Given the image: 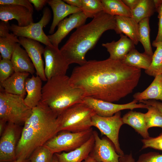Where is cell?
I'll return each instance as SVG.
<instances>
[{
    "instance_id": "1",
    "label": "cell",
    "mask_w": 162,
    "mask_h": 162,
    "mask_svg": "<svg viewBox=\"0 0 162 162\" xmlns=\"http://www.w3.org/2000/svg\"><path fill=\"white\" fill-rule=\"evenodd\" d=\"M141 74V69L109 58L87 61L76 67L69 80L73 86L82 91L85 97L113 102L132 93Z\"/></svg>"
},
{
    "instance_id": "2",
    "label": "cell",
    "mask_w": 162,
    "mask_h": 162,
    "mask_svg": "<svg viewBox=\"0 0 162 162\" xmlns=\"http://www.w3.org/2000/svg\"><path fill=\"white\" fill-rule=\"evenodd\" d=\"M58 116L40 101L24 124L16 148V159H28L33 151L58 132Z\"/></svg>"
},
{
    "instance_id": "3",
    "label": "cell",
    "mask_w": 162,
    "mask_h": 162,
    "mask_svg": "<svg viewBox=\"0 0 162 162\" xmlns=\"http://www.w3.org/2000/svg\"><path fill=\"white\" fill-rule=\"evenodd\" d=\"M115 24V16L103 11L89 22L77 28L60 49L69 64H85L87 52L94 47L105 32L114 30Z\"/></svg>"
},
{
    "instance_id": "4",
    "label": "cell",
    "mask_w": 162,
    "mask_h": 162,
    "mask_svg": "<svg viewBox=\"0 0 162 162\" xmlns=\"http://www.w3.org/2000/svg\"><path fill=\"white\" fill-rule=\"evenodd\" d=\"M40 101L57 116L70 106L83 102L85 97L80 89L73 86L67 75L54 76L42 87Z\"/></svg>"
},
{
    "instance_id": "5",
    "label": "cell",
    "mask_w": 162,
    "mask_h": 162,
    "mask_svg": "<svg viewBox=\"0 0 162 162\" xmlns=\"http://www.w3.org/2000/svg\"><path fill=\"white\" fill-rule=\"evenodd\" d=\"M95 114L93 110L83 102L74 104L58 116V132H78L91 128L92 118Z\"/></svg>"
},
{
    "instance_id": "6",
    "label": "cell",
    "mask_w": 162,
    "mask_h": 162,
    "mask_svg": "<svg viewBox=\"0 0 162 162\" xmlns=\"http://www.w3.org/2000/svg\"><path fill=\"white\" fill-rule=\"evenodd\" d=\"M22 96L0 92V120L18 125L24 124L32 113V109Z\"/></svg>"
},
{
    "instance_id": "7",
    "label": "cell",
    "mask_w": 162,
    "mask_h": 162,
    "mask_svg": "<svg viewBox=\"0 0 162 162\" xmlns=\"http://www.w3.org/2000/svg\"><path fill=\"white\" fill-rule=\"evenodd\" d=\"M92 128L82 131L73 132L62 130L58 132L44 145L54 154L69 152L80 147L92 135Z\"/></svg>"
},
{
    "instance_id": "8",
    "label": "cell",
    "mask_w": 162,
    "mask_h": 162,
    "mask_svg": "<svg viewBox=\"0 0 162 162\" xmlns=\"http://www.w3.org/2000/svg\"><path fill=\"white\" fill-rule=\"evenodd\" d=\"M124 124L121 111L110 117H103L96 114L92 117V126L95 127L102 135L106 136L113 144L117 153L121 156L124 155L119 142V133Z\"/></svg>"
},
{
    "instance_id": "9",
    "label": "cell",
    "mask_w": 162,
    "mask_h": 162,
    "mask_svg": "<svg viewBox=\"0 0 162 162\" xmlns=\"http://www.w3.org/2000/svg\"><path fill=\"white\" fill-rule=\"evenodd\" d=\"M51 18V12L49 8L46 7L44 9L43 16L38 22L32 23L23 27L12 24L10 25V31L17 37L30 38L43 43L46 46H52L53 45L43 29L49 23Z\"/></svg>"
},
{
    "instance_id": "10",
    "label": "cell",
    "mask_w": 162,
    "mask_h": 162,
    "mask_svg": "<svg viewBox=\"0 0 162 162\" xmlns=\"http://www.w3.org/2000/svg\"><path fill=\"white\" fill-rule=\"evenodd\" d=\"M138 101L134 99L132 101L124 104H117L91 97H85L83 102L92 109L96 114L103 117H110L121 110L136 108L147 109L148 105L142 103L137 104Z\"/></svg>"
},
{
    "instance_id": "11",
    "label": "cell",
    "mask_w": 162,
    "mask_h": 162,
    "mask_svg": "<svg viewBox=\"0 0 162 162\" xmlns=\"http://www.w3.org/2000/svg\"><path fill=\"white\" fill-rule=\"evenodd\" d=\"M43 54L47 80L54 76L66 75L69 64L58 47L46 46Z\"/></svg>"
},
{
    "instance_id": "12",
    "label": "cell",
    "mask_w": 162,
    "mask_h": 162,
    "mask_svg": "<svg viewBox=\"0 0 162 162\" xmlns=\"http://www.w3.org/2000/svg\"><path fill=\"white\" fill-rule=\"evenodd\" d=\"M18 126L8 123L0 136V162H10L16 160V148L19 136Z\"/></svg>"
},
{
    "instance_id": "13",
    "label": "cell",
    "mask_w": 162,
    "mask_h": 162,
    "mask_svg": "<svg viewBox=\"0 0 162 162\" xmlns=\"http://www.w3.org/2000/svg\"><path fill=\"white\" fill-rule=\"evenodd\" d=\"M94 143L89 155L97 162H119L121 156L117 153L112 142L108 138H100L93 131Z\"/></svg>"
},
{
    "instance_id": "14",
    "label": "cell",
    "mask_w": 162,
    "mask_h": 162,
    "mask_svg": "<svg viewBox=\"0 0 162 162\" xmlns=\"http://www.w3.org/2000/svg\"><path fill=\"white\" fill-rule=\"evenodd\" d=\"M87 18L81 11L70 15L61 21L57 26V31L47 35L52 45L58 47L59 44L69 33L73 29L84 24Z\"/></svg>"
},
{
    "instance_id": "15",
    "label": "cell",
    "mask_w": 162,
    "mask_h": 162,
    "mask_svg": "<svg viewBox=\"0 0 162 162\" xmlns=\"http://www.w3.org/2000/svg\"><path fill=\"white\" fill-rule=\"evenodd\" d=\"M19 43L25 49L31 59L36 70V74L43 81H47L42 58L44 48L40 42L30 38L18 37Z\"/></svg>"
},
{
    "instance_id": "16",
    "label": "cell",
    "mask_w": 162,
    "mask_h": 162,
    "mask_svg": "<svg viewBox=\"0 0 162 162\" xmlns=\"http://www.w3.org/2000/svg\"><path fill=\"white\" fill-rule=\"evenodd\" d=\"M33 12L22 6L9 5H0V19L8 21L12 19L17 22L18 26L23 27L34 22Z\"/></svg>"
},
{
    "instance_id": "17",
    "label": "cell",
    "mask_w": 162,
    "mask_h": 162,
    "mask_svg": "<svg viewBox=\"0 0 162 162\" xmlns=\"http://www.w3.org/2000/svg\"><path fill=\"white\" fill-rule=\"evenodd\" d=\"M120 37L117 41L113 40L102 44L109 53L110 58L121 61L130 51L135 48L134 42L126 36L122 34H120Z\"/></svg>"
},
{
    "instance_id": "18",
    "label": "cell",
    "mask_w": 162,
    "mask_h": 162,
    "mask_svg": "<svg viewBox=\"0 0 162 162\" xmlns=\"http://www.w3.org/2000/svg\"><path fill=\"white\" fill-rule=\"evenodd\" d=\"M52 10L53 19L49 33L52 34L59 23L68 15L82 11L79 8L70 5L61 0H49L48 3Z\"/></svg>"
},
{
    "instance_id": "19",
    "label": "cell",
    "mask_w": 162,
    "mask_h": 162,
    "mask_svg": "<svg viewBox=\"0 0 162 162\" xmlns=\"http://www.w3.org/2000/svg\"><path fill=\"white\" fill-rule=\"evenodd\" d=\"M94 143V139L93 133L89 139L80 147L69 152H63L55 154L58 162H81L89 155Z\"/></svg>"
},
{
    "instance_id": "20",
    "label": "cell",
    "mask_w": 162,
    "mask_h": 162,
    "mask_svg": "<svg viewBox=\"0 0 162 162\" xmlns=\"http://www.w3.org/2000/svg\"><path fill=\"white\" fill-rule=\"evenodd\" d=\"M114 30L117 34H124L137 45L139 42V24L131 17L115 16Z\"/></svg>"
},
{
    "instance_id": "21",
    "label": "cell",
    "mask_w": 162,
    "mask_h": 162,
    "mask_svg": "<svg viewBox=\"0 0 162 162\" xmlns=\"http://www.w3.org/2000/svg\"><path fill=\"white\" fill-rule=\"evenodd\" d=\"M42 80L38 76L33 75L27 78L25 82V88L27 94L24 98L26 104L32 109L41 101L42 97Z\"/></svg>"
},
{
    "instance_id": "22",
    "label": "cell",
    "mask_w": 162,
    "mask_h": 162,
    "mask_svg": "<svg viewBox=\"0 0 162 162\" xmlns=\"http://www.w3.org/2000/svg\"><path fill=\"white\" fill-rule=\"evenodd\" d=\"M27 73L14 72L2 82L0 87L8 93L20 95L24 98L26 94L25 82L29 75Z\"/></svg>"
},
{
    "instance_id": "23",
    "label": "cell",
    "mask_w": 162,
    "mask_h": 162,
    "mask_svg": "<svg viewBox=\"0 0 162 162\" xmlns=\"http://www.w3.org/2000/svg\"><path fill=\"white\" fill-rule=\"evenodd\" d=\"M10 60L14 72L27 73L32 74L34 73V66L28 53L19 43L16 45Z\"/></svg>"
},
{
    "instance_id": "24",
    "label": "cell",
    "mask_w": 162,
    "mask_h": 162,
    "mask_svg": "<svg viewBox=\"0 0 162 162\" xmlns=\"http://www.w3.org/2000/svg\"><path fill=\"white\" fill-rule=\"evenodd\" d=\"M122 119L124 124H126L133 128L143 139L150 137L145 113L131 110L123 116Z\"/></svg>"
},
{
    "instance_id": "25",
    "label": "cell",
    "mask_w": 162,
    "mask_h": 162,
    "mask_svg": "<svg viewBox=\"0 0 162 162\" xmlns=\"http://www.w3.org/2000/svg\"><path fill=\"white\" fill-rule=\"evenodd\" d=\"M154 77L151 84L145 90L134 94V99L139 101L151 100L162 101V74Z\"/></svg>"
},
{
    "instance_id": "26",
    "label": "cell",
    "mask_w": 162,
    "mask_h": 162,
    "mask_svg": "<svg viewBox=\"0 0 162 162\" xmlns=\"http://www.w3.org/2000/svg\"><path fill=\"white\" fill-rule=\"evenodd\" d=\"M152 56L144 52L141 53L135 48L130 51L121 61L125 64L131 67L148 70L151 64Z\"/></svg>"
},
{
    "instance_id": "27",
    "label": "cell",
    "mask_w": 162,
    "mask_h": 162,
    "mask_svg": "<svg viewBox=\"0 0 162 162\" xmlns=\"http://www.w3.org/2000/svg\"><path fill=\"white\" fill-rule=\"evenodd\" d=\"M103 11L113 16L132 17L131 10L122 0H101Z\"/></svg>"
},
{
    "instance_id": "28",
    "label": "cell",
    "mask_w": 162,
    "mask_h": 162,
    "mask_svg": "<svg viewBox=\"0 0 162 162\" xmlns=\"http://www.w3.org/2000/svg\"><path fill=\"white\" fill-rule=\"evenodd\" d=\"M131 11V17L138 23L144 19L149 18L156 11L153 0H140L137 6Z\"/></svg>"
},
{
    "instance_id": "29",
    "label": "cell",
    "mask_w": 162,
    "mask_h": 162,
    "mask_svg": "<svg viewBox=\"0 0 162 162\" xmlns=\"http://www.w3.org/2000/svg\"><path fill=\"white\" fill-rule=\"evenodd\" d=\"M152 45L156 49L152 56L151 65L148 70H145V72L150 76L155 77L162 74V41H153Z\"/></svg>"
},
{
    "instance_id": "30",
    "label": "cell",
    "mask_w": 162,
    "mask_h": 162,
    "mask_svg": "<svg viewBox=\"0 0 162 162\" xmlns=\"http://www.w3.org/2000/svg\"><path fill=\"white\" fill-rule=\"evenodd\" d=\"M149 18L144 19L139 23V38L144 49V52L152 56L154 53L151 45L150 38V28Z\"/></svg>"
},
{
    "instance_id": "31",
    "label": "cell",
    "mask_w": 162,
    "mask_h": 162,
    "mask_svg": "<svg viewBox=\"0 0 162 162\" xmlns=\"http://www.w3.org/2000/svg\"><path fill=\"white\" fill-rule=\"evenodd\" d=\"M18 37L12 33L5 37H0V52L2 59H11L16 45L19 42Z\"/></svg>"
},
{
    "instance_id": "32",
    "label": "cell",
    "mask_w": 162,
    "mask_h": 162,
    "mask_svg": "<svg viewBox=\"0 0 162 162\" xmlns=\"http://www.w3.org/2000/svg\"><path fill=\"white\" fill-rule=\"evenodd\" d=\"M80 9L85 15L88 18H93L103 11L101 0H81Z\"/></svg>"
},
{
    "instance_id": "33",
    "label": "cell",
    "mask_w": 162,
    "mask_h": 162,
    "mask_svg": "<svg viewBox=\"0 0 162 162\" xmlns=\"http://www.w3.org/2000/svg\"><path fill=\"white\" fill-rule=\"evenodd\" d=\"M148 111L145 113V118L148 129L154 127L162 128V115L155 107L148 105Z\"/></svg>"
},
{
    "instance_id": "34",
    "label": "cell",
    "mask_w": 162,
    "mask_h": 162,
    "mask_svg": "<svg viewBox=\"0 0 162 162\" xmlns=\"http://www.w3.org/2000/svg\"><path fill=\"white\" fill-rule=\"evenodd\" d=\"M54 154L44 145L35 149L29 159L31 162H52Z\"/></svg>"
},
{
    "instance_id": "35",
    "label": "cell",
    "mask_w": 162,
    "mask_h": 162,
    "mask_svg": "<svg viewBox=\"0 0 162 162\" xmlns=\"http://www.w3.org/2000/svg\"><path fill=\"white\" fill-rule=\"evenodd\" d=\"M14 73L10 60L2 59L0 61V82H2Z\"/></svg>"
},
{
    "instance_id": "36",
    "label": "cell",
    "mask_w": 162,
    "mask_h": 162,
    "mask_svg": "<svg viewBox=\"0 0 162 162\" xmlns=\"http://www.w3.org/2000/svg\"><path fill=\"white\" fill-rule=\"evenodd\" d=\"M142 143L141 150L150 148L162 151V132L156 137H151L141 140Z\"/></svg>"
},
{
    "instance_id": "37",
    "label": "cell",
    "mask_w": 162,
    "mask_h": 162,
    "mask_svg": "<svg viewBox=\"0 0 162 162\" xmlns=\"http://www.w3.org/2000/svg\"><path fill=\"white\" fill-rule=\"evenodd\" d=\"M135 162H162V154L149 152L140 155Z\"/></svg>"
},
{
    "instance_id": "38",
    "label": "cell",
    "mask_w": 162,
    "mask_h": 162,
    "mask_svg": "<svg viewBox=\"0 0 162 162\" xmlns=\"http://www.w3.org/2000/svg\"><path fill=\"white\" fill-rule=\"evenodd\" d=\"M0 5H16L26 8L30 11L33 12L32 4L28 0H0Z\"/></svg>"
},
{
    "instance_id": "39",
    "label": "cell",
    "mask_w": 162,
    "mask_h": 162,
    "mask_svg": "<svg viewBox=\"0 0 162 162\" xmlns=\"http://www.w3.org/2000/svg\"><path fill=\"white\" fill-rule=\"evenodd\" d=\"M10 25L8 21H1L0 22V37H6L10 33Z\"/></svg>"
},
{
    "instance_id": "40",
    "label": "cell",
    "mask_w": 162,
    "mask_h": 162,
    "mask_svg": "<svg viewBox=\"0 0 162 162\" xmlns=\"http://www.w3.org/2000/svg\"><path fill=\"white\" fill-rule=\"evenodd\" d=\"M139 102L155 107L162 115V103L153 100H142Z\"/></svg>"
},
{
    "instance_id": "41",
    "label": "cell",
    "mask_w": 162,
    "mask_h": 162,
    "mask_svg": "<svg viewBox=\"0 0 162 162\" xmlns=\"http://www.w3.org/2000/svg\"><path fill=\"white\" fill-rule=\"evenodd\" d=\"M33 4L35 9L38 11L41 10L48 3L47 0H29Z\"/></svg>"
},
{
    "instance_id": "42",
    "label": "cell",
    "mask_w": 162,
    "mask_h": 162,
    "mask_svg": "<svg viewBox=\"0 0 162 162\" xmlns=\"http://www.w3.org/2000/svg\"><path fill=\"white\" fill-rule=\"evenodd\" d=\"M159 19L158 28L157 36L153 41L159 42L162 41V15H158Z\"/></svg>"
},
{
    "instance_id": "43",
    "label": "cell",
    "mask_w": 162,
    "mask_h": 162,
    "mask_svg": "<svg viewBox=\"0 0 162 162\" xmlns=\"http://www.w3.org/2000/svg\"><path fill=\"white\" fill-rule=\"evenodd\" d=\"M125 4L131 10L138 4L140 0H122Z\"/></svg>"
},
{
    "instance_id": "44",
    "label": "cell",
    "mask_w": 162,
    "mask_h": 162,
    "mask_svg": "<svg viewBox=\"0 0 162 162\" xmlns=\"http://www.w3.org/2000/svg\"><path fill=\"white\" fill-rule=\"evenodd\" d=\"M119 162H135L131 152L129 154L121 156L119 158Z\"/></svg>"
},
{
    "instance_id": "45",
    "label": "cell",
    "mask_w": 162,
    "mask_h": 162,
    "mask_svg": "<svg viewBox=\"0 0 162 162\" xmlns=\"http://www.w3.org/2000/svg\"><path fill=\"white\" fill-rule=\"evenodd\" d=\"M64 2L71 6L80 8L82 5L81 0H64Z\"/></svg>"
},
{
    "instance_id": "46",
    "label": "cell",
    "mask_w": 162,
    "mask_h": 162,
    "mask_svg": "<svg viewBox=\"0 0 162 162\" xmlns=\"http://www.w3.org/2000/svg\"><path fill=\"white\" fill-rule=\"evenodd\" d=\"M7 122L0 120V136L3 133L6 125Z\"/></svg>"
},
{
    "instance_id": "47",
    "label": "cell",
    "mask_w": 162,
    "mask_h": 162,
    "mask_svg": "<svg viewBox=\"0 0 162 162\" xmlns=\"http://www.w3.org/2000/svg\"><path fill=\"white\" fill-rule=\"evenodd\" d=\"M83 162H97L94 159L89 155L83 160Z\"/></svg>"
},
{
    "instance_id": "48",
    "label": "cell",
    "mask_w": 162,
    "mask_h": 162,
    "mask_svg": "<svg viewBox=\"0 0 162 162\" xmlns=\"http://www.w3.org/2000/svg\"><path fill=\"white\" fill-rule=\"evenodd\" d=\"M156 11L158 13V15H162V3L157 9Z\"/></svg>"
},
{
    "instance_id": "49",
    "label": "cell",
    "mask_w": 162,
    "mask_h": 162,
    "mask_svg": "<svg viewBox=\"0 0 162 162\" xmlns=\"http://www.w3.org/2000/svg\"><path fill=\"white\" fill-rule=\"evenodd\" d=\"M10 162H31L29 159L26 160L16 159V160Z\"/></svg>"
},
{
    "instance_id": "50",
    "label": "cell",
    "mask_w": 162,
    "mask_h": 162,
    "mask_svg": "<svg viewBox=\"0 0 162 162\" xmlns=\"http://www.w3.org/2000/svg\"><path fill=\"white\" fill-rule=\"evenodd\" d=\"M52 162H58L57 158L54 154Z\"/></svg>"
}]
</instances>
